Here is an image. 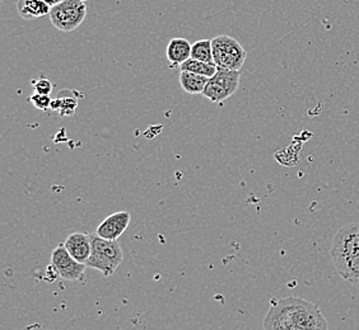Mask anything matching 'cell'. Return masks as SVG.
I'll return each instance as SVG.
<instances>
[{"label":"cell","instance_id":"52a82bcc","mask_svg":"<svg viewBox=\"0 0 359 330\" xmlns=\"http://www.w3.org/2000/svg\"><path fill=\"white\" fill-rule=\"evenodd\" d=\"M51 267L62 280L76 281L83 277L87 266L76 261L62 244L51 253Z\"/></svg>","mask_w":359,"mask_h":330},{"label":"cell","instance_id":"277c9868","mask_svg":"<svg viewBox=\"0 0 359 330\" xmlns=\"http://www.w3.org/2000/svg\"><path fill=\"white\" fill-rule=\"evenodd\" d=\"M212 46L217 66L224 69L241 70L246 62L248 52L236 38L227 35L217 36L212 40Z\"/></svg>","mask_w":359,"mask_h":330},{"label":"cell","instance_id":"8fae6325","mask_svg":"<svg viewBox=\"0 0 359 330\" xmlns=\"http://www.w3.org/2000/svg\"><path fill=\"white\" fill-rule=\"evenodd\" d=\"M17 10L23 20H35L50 14L51 7L45 0H18Z\"/></svg>","mask_w":359,"mask_h":330},{"label":"cell","instance_id":"e0dca14e","mask_svg":"<svg viewBox=\"0 0 359 330\" xmlns=\"http://www.w3.org/2000/svg\"><path fill=\"white\" fill-rule=\"evenodd\" d=\"M34 89L36 93L39 94H45V96H50L51 90H53V84L48 79H39V80H34L32 82Z\"/></svg>","mask_w":359,"mask_h":330},{"label":"cell","instance_id":"6da1fadb","mask_svg":"<svg viewBox=\"0 0 359 330\" xmlns=\"http://www.w3.org/2000/svg\"><path fill=\"white\" fill-rule=\"evenodd\" d=\"M327 330V322L315 303L287 297L271 305L264 319V329Z\"/></svg>","mask_w":359,"mask_h":330},{"label":"cell","instance_id":"4fadbf2b","mask_svg":"<svg viewBox=\"0 0 359 330\" xmlns=\"http://www.w3.org/2000/svg\"><path fill=\"white\" fill-rule=\"evenodd\" d=\"M191 59L207 64H215L212 40H199L191 48Z\"/></svg>","mask_w":359,"mask_h":330},{"label":"cell","instance_id":"9a60e30c","mask_svg":"<svg viewBox=\"0 0 359 330\" xmlns=\"http://www.w3.org/2000/svg\"><path fill=\"white\" fill-rule=\"evenodd\" d=\"M76 102L72 98H62V99H55L53 101L51 108L57 110L62 116H70L74 113L76 110Z\"/></svg>","mask_w":359,"mask_h":330},{"label":"cell","instance_id":"5b68a950","mask_svg":"<svg viewBox=\"0 0 359 330\" xmlns=\"http://www.w3.org/2000/svg\"><path fill=\"white\" fill-rule=\"evenodd\" d=\"M241 71L217 66V73L209 78L203 96L213 103H221L233 96L240 87Z\"/></svg>","mask_w":359,"mask_h":330},{"label":"cell","instance_id":"ba28073f","mask_svg":"<svg viewBox=\"0 0 359 330\" xmlns=\"http://www.w3.org/2000/svg\"><path fill=\"white\" fill-rule=\"evenodd\" d=\"M130 220H132V216L128 211L112 213L98 225L97 236L107 241H118L129 227Z\"/></svg>","mask_w":359,"mask_h":330},{"label":"cell","instance_id":"5bb4252c","mask_svg":"<svg viewBox=\"0 0 359 330\" xmlns=\"http://www.w3.org/2000/svg\"><path fill=\"white\" fill-rule=\"evenodd\" d=\"M180 68L182 71H191L194 74L207 76V78H212L217 73L215 64H207V62L194 60V59H189L182 65H180Z\"/></svg>","mask_w":359,"mask_h":330},{"label":"cell","instance_id":"7c38bea8","mask_svg":"<svg viewBox=\"0 0 359 330\" xmlns=\"http://www.w3.org/2000/svg\"><path fill=\"white\" fill-rule=\"evenodd\" d=\"M209 78L198 76L191 71H182L180 74V85L185 93L189 94H203V92L207 87Z\"/></svg>","mask_w":359,"mask_h":330},{"label":"cell","instance_id":"8992f818","mask_svg":"<svg viewBox=\"0 0 359 330\" xmlns=\"http://www.w3.org/2000/svg\"><path fill=\"white\" fill-rule=\"evenodd\" d=\"M87 15V6L82 0H64L51 8L50 21L62 32H73L79 27Z\"/></svg>","mask_w":359,"mask_h":330},{"label":"cell","instance_id":"7a4b0ae2","mask_svg":"<svg viewBox=\"0 0 359 330\" xmlns=\"http://www.w3.org/2000/svg\"><path fill=\"white\" fill-rule=\"evenodd\" d=\"M334 267L346 282L359 286V222L341 227L330 249Z\"/></svg>","mask_w":359,"mask_h":330},{"label":"cell","instance_id":"3957f363","mask_svg":"<svg viewBox=\"0 0 359 330\" xmlns=\"http://www.w3.org/2000/svg\"><path fill=\"white\" fill-rule=\"evenodd\" d=\"M124 259L123 249L118 241H107L100 236H92V254L87 261V267L96 269L104 277L115 273Z\"/></svg>","mask_w":359,"mask_h":330},{"label":"cell","instance_id":"d6986e66","mask_svg":"<svg viewBox=\"0 0 359 330\" xmlns=\"http://www.w3.org/2000/svg\"><path fill=\"white\" fill-rule=\"evenodd\" d=\"M264 330H290V329H279V328H266V329Z\"/></svg>","mask_w":359,"mask_h":330},{"label":"cell","instance_id":"2e32d148","mask_svg":"<svg viewBox=\"0 0 359 330\" xmlns=\"http://www.w3.org/2000/svg\"><path fill=\"white\" fill-rule=\"evenodd\" d=\"M29 102L35 106L37 110H46L51 107V104H53V101H51V98L50 96H45V94H39V93H36L34 96L29 98Z\"/></svg>","mask_w":359,"mask_h":330},{"label":"cell","instance_id":"ac0fdd59","mask_svg":"<svg viewBox=\"0 0 359 330\" xmlns=\"http://www.w3.org/2000/svg\"><path fill=\"white\" fill-rule=\"evenodd\" d=\"M46 3H48V6L50 7H55V6H57V4H60L62 1H64V0H45Z\"/></svg>","mask_w":359,"mask_h":330},{"label":"cell","instance_id":"9c48e42d","mask_svg":"<svg viewBox=\"0 0 359 330\" xmlns=\"http://www.w3.org/2000/svg\"><path fill=\"white\" fill-rule=\"evenodd\" d=\"M64 247L76 261L87 264L92 254V236L86 233H73L67 238Z\"/></svg>","mask_w":359,"mask_h":330},{"label":"cell","instance_id":"30bf717a","mask_svg":"<svg viewBox=\"0 0 359 330\" xmlns=\"http://www.w3.org/2000/svg\"><path fill=\"white\" fill-rule=\"evenodd\" d=\"M191 48L193 45L187 38H172L168 42L166 50L168 62L172 65H182L189 59H191Z\"/></svg>","mask_w":359,"mask_h":330},{"label":"cell","instance_id":"ffe728a7","mask_svg":"<svg viewBox=\"0 0 359 330\" xmlns=\"http://www.w3.org/2000/svg\"><path fill=\"white\" fill-rule=\"evenodd\" d=\"M82 1H87V0H82Z\"/></svg>","mask_w":359,"mask_h":330}]
</instances>
